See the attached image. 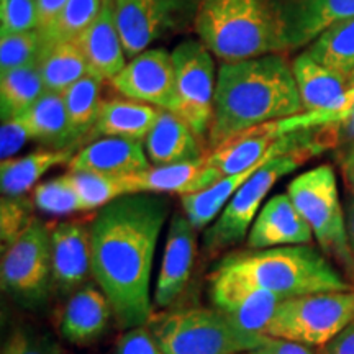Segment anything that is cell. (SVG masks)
<instances>
[{
    "instance_id": "6da1fadb",
    "label": "cell",
    "mask_w": 354,
    "mask_h": 354,
    "mask_svg": "<svg viewBox=\"0 0 354 354\" xmlns=\"http://www.w3.org/2000/svg\"><path fill=\"white\" fill-rule=\"evenodd\" d=\"M169 214L162 194H128L102 207L91 227V274L123 328L151 318V271Z\"/></svg>"
},
{
    "instance_id": "7a4b0ae2",
    "label": "cell",
    "mask_w": 354,
    "mask_h": 354,
    "mask_svg": "<svg viewBox=\"0 0 354 354\" xmlns=\"http://www.w3.org/2000/svg\"><path fill=\"white\" fill-rule=\"evenodd\" d=\"M304 113L292 64L281 53L221 63L216 76L210 149L238 133Z\"/></svg>"
},
{
    "instance_id": "3957f363",
    "label": "cell",
    "mask_w": 354,
    "mask_h": 354,
    "mask_svg": "<svg viewBox=\"0 0 354 354\" xmlns=\"http://www.w3.org/2000/svg\"><path fill=\"white\" fill-rule=\"evenodd\" d=\"M196 32L221 63L289 50L281 0H201Z\"/></svg>"
},
{
    "instance_id": "277c9868",
    "label": "cell",
    "mask_w": 354,
    "mask_h": 354,
    "mask_svg": "<svg viewBox=\"0 0 354 354\" xmlns=\"http://www.w3.org/2000/svg\"><path fill=\"white\" fill-rule=\"evenodd\" d=\"M212 272L269 290L281 299L353 289L349 279L312 245L236 251L225 256Z\"/></svg>"
},
{
    "instance_id": "5b68a950",
    "label": "cell",
    "mask_w": 354,
    "mask_h": 354,
    "mask_svg": "<svg viewBox=\"0 0 354 354\" xmlns=\"http://www.w3.org/2000/svg\"><path fill=\"white\" fill-rule=\"evenodd\" d=\"M146 326L166 354H246L268 342V335L241 328L218 308L172 310Z\"/></svg>"
},
{
    "instance_id": "8992f818",
    "label": "cell",
    "mask_w": 354,
    "mask_h": 354,
    "mask_svg": "<svg viewBox=\"0 0 354 354\" xmlns=\"http://www.w3.org/2000/svg\"><path fill=\"white\" fill-rule=\"evenodd\" d=\"M287 196L312 228L322 253L342 269L349 282L354 279V254L349 246L346 214L338 194L333 167L322 165L292 179Z\"/></svg>"
},
{
    "instance_id": "52a82bcc",
    "label": "cell",
    "mask_w": 354,
    "mask_h": 354,
    "mask_svg": "<svg viewBox=\"0 0 354 354\" xmlns=\"http://www.w3.org/2000/svg\"><path fill=\"white\" fill-rule=\"evenodd\" d=\"M353 322L354 287L351 290L317 292L282 300L264 335L320 348Z\"/></svg>"
},
{
    "instance_id": "ba28073f",
    "label": "cell",
    "mask_w": 354,
    "mask_h": 354,
    "mask_svg": "<svg viewBox=\"0 0 354 354\" xmlns=\"http://www.w3.org/2000/svg\"><path fill=\"white\" fill-rule=\"evenodd\" d=\"M313 149H299V151L282 154L264 162L240 189L234 192L230 202L216 216L214 223L205 228L203 246L207 251L225 250L241 243L250 233L263 202L269 190L274 187L281 177L290 174L292 171L302 166L308 158L315 156Z\"/></svg>"
},
{
    "instance_id": "9c48e42d",
    "label": "cell",
    "mask_w": 354,
    "mask_h": 354,
    "mask_svg": "<svg viewBox=\"0 0 354 354\" xmlns=\"http://www.w3.org/2000/svg\"><path fill=\"white\" fill-rule=\"evenodd\" d=\"M2 287L28 307L43 304L53 282L51 230L35 218L12 245L2 250Z\"/></svg>"
},
{
    "instance_id": "30bf717a",
    "label": "cell",
    "mask_w": 354,
    "mask_h": 354,
    "mask_svg": "<svg viewBox=\"0 0 354 354\" xmlns=\"http://www.w3.org/2000/svg\"><path fill=\"white\" fill-rule=\"evenodd\" d=\"M172 63L176 74V115L202 141L209 140L218 76L214 55L201 39H187L174 48Z\"/></svg>"
},
{
    "instance_id": "8fae6325",
    "label": "cell",
    "mask_w": 354,
    "mask_h": 354,
    "mask_svg": "<svg viewBox=\"0 0 354 354\" xmlns=\"http://www.w3.org/2000/svg\"><path fill=\"white\" fill-rule=\"evenodd\" d=\"M110 82L115 91L127 99L176 113L174 63L172 53H167L162 48L140 53Z\"/></svg>"
},
{
    "instance_id": "7c38bea8",
    "label": "cell",
    "mask_w": 354,
    "mask_h": 354,
    "mask_svg": "<svg viewBox=\"0 0 354 354\" xmlns=\"http://www.w3.org/2000/svg\"><path fill=\"white\" fill-rule=\"evenodd\" d=\"M209 281L210 299L215 308L232 318L241 328L254 333L264 335L277 305L284 300L269 290L214 272H210Z\"/></svg>"
},
{
    "instance_id": "4fadbf2b",
    "label": "cell",
    "mask_w": 354,
    "mask_h": 354,
    "mask_svg": "<svg viewBox=\"0 0 354 354\" xmlns=\"http://www.w3.org/2000/svg\"><path fill=\"white\" fill-rule=\"evenodd\" d=\"M197 253V230L184 214H176L167 230L165 256L159 269L153 304L169 307L187 286Z\"/></svg>"
},
{
    "instance_id": "5bb4252c",
    "label": "cell",
    "mask_w": 354,
    "mask_h": 354,
    "mask_svg": "<svg viewBox=\"0 0 354 354\" xmlns=\"http://www.w3.org/2000/svg\"><path fill=\"white\" fill-rule=\"evenodd\" d=\"M313 233L286 194H277L264 203L246 236L248 250L310 245Z\"/></svg>"
},
{
    "instance_id": "9a60e30c",
    "label": "cell",
    "mask_w": 354,
    "mask_h": 354,
    "mask_svg": "<svg viewBox=\"0 0 354 354\" xmlns=\"http://www.w3.org/2000/svg\"><path fill=\"white\" fill-rule=\"evenodd\" d=\"M292 69L304 112H338V122L346 117L348 92L353 88L351 79L317 63L305 51L292 61Z\"/></svg>"
},
{
    "instance_id": "2e32d148",
    "label": "cell",
    "mask_w": 354,
    "mask_h": 354,
    "mask_svg": "<svg viewBox=\"0 0 354 354\" xmlns=\"http://www.w3.org/2000/svg\"><path fill=\"white\" fill-rule=\"evenodd\" d=\"M50 230L53 282L69 292L91 274V227L81 221H61Z\"/></svg>"
},
{
    "instance_id": "e0dca14e",
    "label": "cell",
    "mask_w": 354,
    "mask_h": 354,
    "mask_svg": "<svg viewBox=\"0 0 354 354\" xmlns=\"http://www.w3.org/2000/svg\"><path fill=\"white\" fill-rule=\"evenodd\" d=\"M113 2L105 3L99 19L74 39L86 57L88 74L102 81H112L127 66V53L115 20Z\"/></svg>"
},
{
    "instance_id": "ac0fdd59",
    "label": "cell",
    "mask_w": 354,
    "mask_h": 354,
    "mask_svg": "<svg viewBox=\"0 0 354 354\" xmlns=\"http://www.w3.org/2000/svg\"><path fill=\"white\" fill-rule=\"evenodd\" d=\"M69 172L128 176L151 167L143 143L127 138H99L84 146L68 162Z\"/></svg>"
},
{
    "instance_id": "d6986e66",
    "label": "cell",
    "mask_w": 354,
    "mask_h": 354,
    "mask_svg": "<svg viewBox=\"0 0 354 354\" xmlns=\"http://www.w3.org/2000/svg\"><path fill=\"white\" fill-rule=\"evenodd\" d=\"M349 19H354V0H289L286 3L287 48H307L326 28Z\"/></svg>"
},
{
    "instance_id": "ffe728a7",
    "label": "cell",
    "mask_w": 354,
    "mask_h": 354,
    "mask_svg": "<svg viewBox=\"0 0 354 354\" xmlns=\"http://www.w3.org/2000/svg\"><path fill=\"white\" fill-rule=\"evenodd\" d=\"M145 149L153 166L196 161L205 156L203 141L176 113L161 110L158 122L145 140Z\"/></svg>"
},
{
    "instance_id": "44dd1931",
    "label": "cell",
    "mask_w": 354,
    "mask_h": 354,
    "mask_svg": "<svg viewBox=\"0 0 354 354\" xmlns=\"http://www.w3.org/2000/svg\"><path fill=\"white\" fill-rule=\"evenodd\" d=\"M113 310L107 295L87 286L74 292L61 315V335L73 344H88L107 330Z\"/></svg>"
},
{
    "instance_id": "7402d4cb",
    "label": "cell",
    "mask_w": 354,
    "mask_h": 354,
    "mask_svg": "<svg viewBox=\"0 0 354 354\" xmlns=\"http://www.w3.org/2000/svg\"><path fill=\"white\" fill-rule=\"evenodd\" d=\"M171 0H115V20L127 57L148 50L165 25Z\"/></svg>"
},
{
    "instance_id": "603a6c76",
    "label": "cell",
    "mask_w": 354,
    "mask_h": 354,
    "mask_svg": "<svg viewBox=\"0 0 354 354\" xmlns=\"http://www.w3.org/2000/svg\"><path fill=\"white\" fill-rule=\"evenodd\" d=\"M161 109L143 102L115 97L102 104L99 118L92 128L91 138H127L143 143L154 123L158 122Z\"/></svg>"
},
{
    "instance_id": "cb8c5ba5",
    "label": "cell",
    "mask_w": 354,
    "mask_h": 354,
    "mask_svg": "<svg viewBox=\"0 0 354 354\" xmlns=\"http://www.w3.org/2000/svg\"><path fill=\"white\" fill-rule=\"evenodd\" d=\"M74 148L39 149L21 158L0 162V190L3 197H24L37 187L39 179L53 167L66 165L74 156Z\"/></svg>"
},
{
    "instance_id": "d4e9b609",
    "label": "cell",
    "mask_w": 354,
    "mask_h": 354,
    "mask_svg": "<svg viewBox=\"0 0 354 354\" xmlns=\"http://www.w3.org/2000/svg\"><path fill=\"white\" fill-rule=\"evenodd\" d=\"M21 118L28 127L32 140L50 146V149L76 148L81 143L71 125L63 94L46 92Z\"/></svg>"
},
{
    "instance_id": "484cf974",
    "label": "cell",
    "mask_w": 354,
    "mask_h": 354,
    "mask_svg": "<svg viewBox=\"0 0 354 354\" xmlns=\"http://www.w3.org/2000/svg\"><path fill=\"white\" fill-rule=\"evenodd\" d=\"M205 156L196 161L153 166L143 172L128 174L133 194H185L197 192V184L203 171Z\"/></svg>"
},
{
    "instance_id": "4316f807",
    "label": "cell",
    "mask_w": 354,
    "mask_h": 354,
    "mask_svg": "<svg viewBox=\"0 0 354 354\" xmlns=\"http://www.w3.org/2000/svg\"><path fill=\"white\" fill-rule=\"evenodd\" d=\"M39 64L0 73V112L2 120L19 118L46 94Z\"/></svg>"
},
{
    "instance_id": "83f0119b",
    "label": "cell",
    "mask_w": 354,
    "mask_h": 354,
    "mask_svg": "<svg viewBox=\"0 0 354 354\" xmlns=\"http://www.w3.org/2000/svg\"><path fill=\"white\" fill-rule=\"evenodd\" d=\"M305 53L342 76L351 79L354 74V19L335 24L318 35Z\"/></svg>"
},
{
    "instance_id": "f1b7e54d",
    "label": "cell",
    "mask_w": 354,
    "mask_h": 354,
    "mask_svg": "<svg viewBox=\"0 0 354 354\" xmlns=\"http://www.w3.org/2000/svg\"><path fill=\"white\" fill-rule=\"evenodd\" d=\"M39 73L48 92L63 94L88 74L87 61L76 41L56 44L44 53Z\"/></svg>"
},
{
    "instance_id": "f546056e",
    "label": "cell",
    "mask_w": 354,
    "mask_h": 354,
    "mask_svg": "<svg viewBox=\"0 0 354 354\" xmlns=\"http://www.w3.org/2000/svg\"><path fill=\"white\" fill-rule=\"evenodd\" d=\"M102 91H104V81L87 74L86 77L63 92L71 125L79 141L86 140L91 135L92 128L95 127L102 104H104Z\"/></svg>"
},
{
    "instance_id": "4dcf8cb0",
    "label": "cell",
    "mask_w": 354,
    "mask_h": 354,
    "mask_svg": "<svg viewBox=\"0 0 354 354\" xmlns=\"http://www.w3.org/2000/svg\"><path fill=\"white\" fill-rule=\"evenodd\" d=\"M105 0H68L57 19L41 32L46 51L61 43L77 39L104 10Z\"/></svg>"
},
{
    "instance_id": "1f68e13d",
    "label": "cell",
    "mask_w": 354,
    "mask_h": 354,
    "mask_svg": "<svg viewBox=\"0 0 354 354\" xmlns=\"http://www.w3.org/2000/svg\"><path fill=\"white\" fill-rule=\"evenodd\" d=\"M81 197L84 212L102 209L115 198L133 194L128 176L100 172H69Z\"/></svg>"
},
{
    "instance_id": "d6a6232c",
    "label": "cell",
    "mask_w": 354,
    "mask_h": 354,
    "mask_svg": "<svg viewBox=\"0 0 354 354\" xmlns=\"http://www.w3.org/2000/svg\"><path fill=\"white\" fill-rule=\"evenodd\" d=\"M32 201L35 209L46 215L64 216L76 214V212H84L81 197H79L69 172L39 183L33 189Z\"/></svg>"
},
{
    "instance_id": "836d02e7",
    "label": "cell",
    "mask_w": 354,
    "mask_h": 354,
    "mask_svg": "<svg viewBox=\"0 0 354 354\" xmlns=\"http://www.w3.org/2000/svg\"><path fill=\"white\" fill-rule=\"evenodd\" d=\"M46 53V43L39 30L2 35L0 37V73L39 64Z\"/></svg>"
},
{
    "instance_id": "e575fe53",
    "label": "cell",
    "mask_w": 354,
    "mask_h": 354,
    "mask_svg": "<svg viewBox=\"0 0 354 354\" xmlns=\"http://www.w3.org/2000/svg\"><path fill=\"white\" fill-rule=\"evenodd\" d=\"M35 203L24 197H2L0 209V236H2V250L12 245L21 233L28 228L35 220Z\"/></svg>"
},
{
    "instance_id": "d590c367",
    "label": "cell",
    "mask_w": 354,
    "mask_h": 354,
    "mask_svg": "<svg viewBox=\"0 0 354 354\" xmlns=\"http://www.w3.org/2000/svg\"><path fill=\"white\" fill-rule=\"evenodd\" d=\"M37 28V0H0V37Z\"/></svg>"
},
{
    "instance_id": "8d00e7d4",
    "label": "cell",
    "mask_w": 354,
    "mask_h": 354,
    "mask_svg": "<svg viewBox=\"0 0 354 354\" xmlns=\"http://www.w3.org/2000/svg\"><path fill=\"white\" fill-rule=\"evenodd\" d=\"M2 354H61V346L48 333L19 326L8 335Z\"/></svg>"
},
{
    "instance_id": "74e56055",
    "label": "cell",
    "mask_w": 354,
    "mask_h": 354,
    "mask_svg": "<svg viewBox=\"0 0 354 354\" xmlns=\"http://www.w3.org/2000/svg\"><path fill=\"white\" fill-rule=\"evenodd\" d=\"M113 354H166L159 346L148 326L130 328L118 338Z\"/></svg>"
},
{
    "instance_id": "f35d334b",
    "label": "cell",
    "mask_w": 354,
    "mask_h": 354,
    "mask_svg": "<svg viewBox=\"0 0 354 354\" xmlns=\"http://www.w3.org/2000/svg\"><path fill=\"white\" fill-rule=\"evenodd\" d=\"M32 140L28 127L21 117L2 120L0 127V158L10 159L24 148L25 143Z\"/></svg>"
},
{
    "instance_id": "ab89813d",
    "label": "cell",
    "mask_w": 354,
    "mask_h": 354,
    "mask_svg": "<svg viewBox=\"0 0 354 354\" xmlns=\"http://www.w3.org/2000/svg\"><path fill=\"white\" fill-rule=\"evenodd\" d=\"M256 354H317V353L312 351L307 344L268 336V342L264 343L263 348H259L258 351H256Z\"/></svg>"
},
{
    "instance_id": "60d3db41",
    "label": "cell",
    "mask_w": 354,
    "mask_h": 354,
    "mask_svg": "<svg viewBox=\"0 0 354 354\" xmlns=\"http://www.w3.org/2000/svg\"><path fill=\"white\" fill-rule=\"evenodd\" d=\"M317 354H354V322L331 342L318 348Z\"/></svg>"
},
{
    "instance_id": "b9f144b4",
    "label": "cell",
    "mask_w": 354,
    "mask_h": 354,
    "mask_svg": "<svg viewBox=\"0 0 354 354\" xmlns=\"http://www.w3.org/2000/svg\"><path fill=\"white\" fill-rule=\"evenodd\" d=\"M66 3H68V0H37L39 32H44L57 19Z\"/></svg>"
},
{
    "instance_id": "7bdbcfd3",
    "label": "cell",
    "mask_w": 354,
    "mask_h": 354,
    "mask_svg": "<svg viewBox=\"0 0 354 354\" xmlns=\"http://www.w3.org/2000/svg\"><path fill=\"white\" fill-rule=\"evenodd\" d=\"M338 162L346 189L351 196H354V140L351 143L344 145L342 151L338 153Z\"/></svg>"
},
{
    "instance_id": "ee69618b",
    "label": "cell",
    "mask_w": 354,
    "mask_h": 354,
    "mask_svg": "<svg viewBox=\"0 0 354 354\" xmlns=\"http://www.w3.org/2000/svg\"><path fill=\"white\" fill-rule=\"evenodd\" d=\"M344 214H346V230H348L349 246H351V251L354 254V196H349L346 198Z\"/></svg>"
},
{
    "instance_id": "f6af8a7d",
    "label": "cell",
    "mask_w": 354,
    "mask_h": 354,
    "mask_svg": "<svg viewBox=\"0 0 354 354\" xmlns=\"http://www.w3.org/2000/svg\"><path fill=\"white\" fill-rule=\"evenodd\" d=\"M354 107V86L351 91L348 92V99H346V112H349Z\"/></svg>"
},
{
    "instance_id": "bcb514c9",
    "label": "cell",
    "mask_w": 354,
    "mask_h": 354,
    "mask_svg": "<svg viewBox=\"0 0 354 354\" xmlns=\"http://www.w3.org/2000/svg\"><path fill=\"white\" fill-rule=\"evenodd\" d=\"M105 2H113V0H105Z\"/></svg>"
},
{
    "instance_id": "7dc6e473",
    "label": "cell",
    "mask_w": 354,
    "mask_h": 354,
    "mask_svg": "<svg viewBox=\"0 0 354 354\" xmlns=\"http://www.w3.org/2000/svg\"><path fill=\"white\" fill-rule=\"evenodd\" d=\"M351 284H353V287H354V279H353V281H351Z\"/></svg>"
},
{
    "instance_id": "c3c4849f",
    "label": "cell",
    "mask_w": 354,
    "mask_h": 354,
    "mask_svg": "<svg viewBox=\"0 0 354 354\" xmlns=\"http://www.w3.org/2000/svg\"><path fill=\"white\" fill-rule=\"evenodd\" d=\"M353 86H354V74H353Z\"/></svg>"
},
{
    "instance_id": "681fc988",
    "label": "cell",
    "mask_w": 354,
    "mask_h": 354,
    "mask_svg": "<svg viewBox=\"0 0 354 354\" xmlns=\"http://www.w3.org/2000/svg\"><path fill=\"white\" fill-rule=\"evenodd\" d=\"M246 354H256V351L254 353H246Z\"/></svg>"
}]
</instances>
